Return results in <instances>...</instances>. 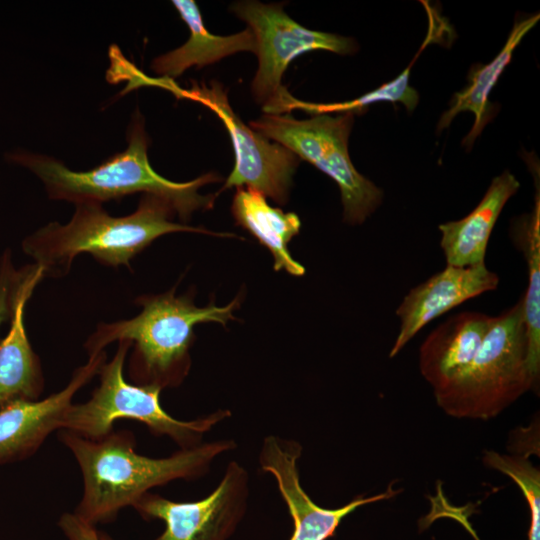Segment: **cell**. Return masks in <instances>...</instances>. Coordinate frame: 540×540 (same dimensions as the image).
<instances>
[{
  "label": "cell",
  "mask_w": 540,
  "mask_h": 540,
  "mask_svg": "<svg viewBox=\"0 0 540 540\" xmlns=\"http://www.w3.org/2000/svg\"><path fill=\"white\" fill-rule=\"evenodd\" d=\"M58 437L82 474L83 493L74 514L92 526L114 521L121 509L133 507L152 488L203 477L219 456L236 448L232 439H218L152 458L136 452L128 430H113L95 440L60 430Z\"/></svg>",
  "instance_id": "1"
},
{
  "label": "cell",
  "mask_w": 540,
  "mask_h": 540,
  "mask_svg": "<svg viewBox=\"0 0 540 540\" xmlns=\"http://www.w3.org/2000/svg\"><path fill=\"white\" fill-rule=\"evenodd\" d=\"M175 214L168 201L149 194L142 196L133 213L122 217L111 216L100 203H78L68 223H48L27 236L22 248L41 267L45 277H62L80 254H90L106 266L130 267L137 254L165 234H213L204 228L173 222Z\"/></svg>",
  "instance_id": "2"
},
{
  "label": "cell",
  "mask_w": 540,
  "mask_h": 540,
  "mask_svg": "<svg viewBox=\"0 0 540 540\" xmlns=\"http://www.w3.org/2000/svg\"><path fill=\"white\" fill-rule=\"evenodd\" d=\"M147 151L148 137L143 119L136 115L128 130L126 150L88 171H72L54 158L26 150L9 152L6 158L33 172L52 199L74 204H102L135 193L155 195L168 201L183 221L193 212L213 206L216 196L202 195L199 189L219 181L215 173L203 174L188 182L170 181L153 170Z\"/></svg>",
  "instance_id": "3"
},
{
  "label": "cell",
  "mask_w": 540,
  "mask_h": 540,
  "mask_svg": "<svg viewBox=\"0 0 540 540\" xmlns=\"http://www.w3.org/2000/svg\"><path fill=\"white\" fill-rule=\"evenodd\" d=\"M142 306L133 318L100 323L87 338L88 355L104 351L113 342L129 341L133 352L128 373L137 385L159 389L175 387L187 376L194 327L199 323L225 325L239 306L233 300L226 306L197 307L187 296H175L174 289L159 295H144L135 300Z\"/></svg>",
  "instance_id": "4"
},
{
  "label": "cell",
  "mask_w": 540,
  "mask_h": 540,
  "mask_svg": "<svg viewBox=\"0 0 540 540\" xmlns=\"http://www.w3.org/2000/svg\"><path fill=\"white\" fill-rule=\"evenodd\" d=\"M530 390H538L527 366V337L522 299L491 326L471 362L449 383L433 391L449 416L488 420Z\"/></svg>",
  "instance_id": "5"
},
{
  "label": "cell",
  "mask_w": 540,
  "mask_h": 540,
  "mask_svg": "<svg viewBox=\"0 0 540 540\" xmlns=\"http://www.w3.org/2000/svg\"><path fill=\"white\" fill-rule=\"evenodd\" d=\"M131 348L129 341H119L113 357L102 365L99 385L91 397L72 403L63 415L61 430H68L87 439H100L113 429L118 419L143 423L156 436H166L180 449L202 443L206 433L231 416L228 409H217L192 420H179L167 413L160 403L161 389L128 383L124 363Z\"/></svg>",
  "instance_id": "6"
},
{
  "label": "cell",
  "mask_w": 540,
  "mask_h": 540,
  "mask_svg": "<svg viewBox=\"0 0 540 540\" xmlns=\"http://www.w3.org/2000/svg\"><path fill=\"white\" fill-rule=\"evenodd\" d=\"M354 113L317 114L298 120L289 113L263 114L250 127L328 175L339 187L343 220L362 224L381 205L384 192L354 167L348 139Z\"/></svg>",
  "instance_id": "7"
},
{
  "label": "cell",
  "mask_w": 540,
  "mask_h": 540,
  "mask_svg": "<svg viewBox=\"0 0 540 540\" xmlns=\"http://www.w3.org/2000/svg\"><path fill=\"white\" fill-rule=\"evenodd\" d=\"M254 34L259 65L251 89L265 114H284L291 98L281 83L289 63L313 50L346 55L357 51L353 38L308 29L283 10L281 4L238 1L230 6Z\"/></svg>",
  "instance_id": "8"
},
{
  "label": "cell",
  "mask_w": 540,
  "mask_h": 540,
  "mask_svg": "<svg viewBox=\"0 0 540 540\" xmlns=\"http://www.w3.org/2000/svg\"><path fill=\"white\" fill-rule=\"evenodd\" d=\"M167 90L179 98L197 101L215 112L230 135L235 164L218 193L235 186H246L258 190L277 204L287 202L300 159L283 145L271 142L246 125L229 104L227 92L221 83H193L190 89H181L172 83Z\"/></svg>",
  "instance_id": "9"
},
{
  "label": "cell",
  "mask_w": 540,
  "mask_h": 540,
  "mask_svg": "<svg viewBox=\"0 0 540 540\" xmlns=\"http://www.w3.org/2000/svg\"><path fill=\"white\" fill-rule=\"evenodd\" d=\"M249 493L248 471L231 461L215 489L200 500L178 502L148 492L133 508L145 520L164 523L154 540H230L247 513ZM98 539L115 540L105 532H98Z\"/></svg>",
  "instance_id": "10"
},
{
  "label": "cell",
  "mask_w": 540,
  "mask_h": 540,
  "mask_svg": "<svg viewBox=\"0 0 540 540\" xmlns=\"http://www.w3.org/2000/svg\"><path fill=\"white\" fill-rule=\"evenodd\" d=\"M302 449L296 440L268 435L263 439L259 452L260 468L274 478L291 516L293 532L289 540H327L335 534L341 521L357 508L389 499L400 492L390 485L384 493L357 496L339 508H323L301 485L298 462Z\"/></svg>",
  "instance_id": "11"
},
{
  "label": "cell",
  "mask_w": 540,
  "mask_h": 540,
  "mask_svg": "<svg viewBox=\"0 0 540 540\" xmlns=\"http://www.w3.org/2000/svg\"><path fill=\"white\" fill-rule=\"evenodd\" d=\"M105 351L90 355L69 383L44 399L15 400L0 408V465L33 455L54 430H61L63 415L75 394L98 375Z\"/></svg>",
  "instance_id": "12"
},
{
  "label": "cell",
  "mask_w": 540,
  "mask_h": 540,
  "mask_svg": "<svg viewBox=\"0 0 540 540\" xmlns=\"http://www.w3.org/2000/svg\"><path fill=\"white\" fill-rule=\"evenodd\" d=\"M498 275L485 262L460 267H446L413 287L396 309L399 332L390 350L395 357L427 324L460 304L483 293L495 290Z\"/></svg>",
  "instance_id": "13"
},
{
  "label": "cell",
  "mask_w": 540,
  "mask_h": 540,
  "mask_svg": "<svg viewBox=\"0 0 540 540\" xmlns=\"http://www.w3.org/2000/svg\"><path fill=\"white\" fill-rule=\"evenodd\" d=\"M45 278L36 264L21 269L11 309V324L0 340V408L15 400L39 399L44 389L40 360L29 342L24 310L38 283Z\"/></svg>",
  "instance_id": "14"
},
{
  "label": "cell",
  "mask_w": 540,
  "mask_h": 540,
  "mask_svg": "<svg viewBox=\"0 0 540 540\" xmlns=\"http://www.w3.org/2000/svg\"><path fill=\"white\" fill-rule=\"evenodd\" d=\"M493 317L463 311L446 319L425 338L419 349V369L433 391L449 383L471 362Z\"/></svg>",
  "instance_id": "15"
},
{
  "label": "cell",
  "mask_w": 540,
  "mask_h": 540,
  "mask_svg": "<svg viewBox=\"0 0 540 540\" xmlns=\"http://www.w3.org/2000/svg\"><path fill=\"white\" fill-rule=\"evenodd\" d=\"M520 183L509 171L493 178L477 206L464 218L439 225L440 247L447 265L483 263L491 232L507 201Z\"/></svg>",
  "instance_id": "16"
},
{
  "label": "cell",
  "mask_w": 540,
  "mask_h": 540,
  "mask_svg": "<svg viewBox=\"0 0 540 540\" xmlns=\"http://www.w3.org/2000/svg\"><path fill=\"white\" fill-rule=\"evenodd\" d=\"M172 4L188 26L190 36L182 46L153 60L151 68L161 79L173 81L192 66L200 69L238 52L256 54L257 44L250 28L229 36L214 35L205 27L194 1L174 0Z\"/></svg>",
  "instance_id": "17"
},
{
  "label": "cell",
  "mask_w": 540,
  "mask_h": 540,
  "mask_svg": "<svg viewBox=\"0 0 540 540\" xmlns=\"http://www.w3.org/2000/svg\"><path fill=\"white\" fill-rule=\"evenodd\" d=\"M540 14H533L521 21H516L508 38L498 55L488 64H477L471 67L466 87L456 92L449 108L442 114L437 124V132L447 128L460 112L469 111L474 115V124L463 139V145L470 149L483 128L497 113L496 106L489 101V95L501 74L511 62L516 47L524 36L539 21Z\"/></svg>",
  "instance_id": "18"
},
{
  "label": "cell",
  "mask_w": 540,
  "mask_h": 540,
  "mask_svg": "<svg viewBox=\"0 0 540 540\" xmlns=\"http://www.w3.org/2000/svg\"><path fill=\"white\" fill-rule=\"evenodd\" d=\"M236 223L249 231L268 248L274 257V269L302 276L305 268L289 253L288 243L299 233L301 222L293 213L270 206L258 190L239 187L232 202Z\"/></svg>",
  "instance_id": "19"
},
{
  "label": "cell",
  "mask_w": 540,
  "mask_h": 540,
  "mask_svg": "<svg viewBox=\"0 0 540 540\" xmlns=\"http://www.w3.org/2000/svg\"><path fill=\"white\" fill-rule=\"evenodd\" d=\"M510 237L527 264L528 285L521 296L527 337V366L535 386L540 379V197L531 213L513 220Z\"/></svg>",
  "instance_id": "20"
},
{
  "label": "cell",
  "mask_w": 540,
  "mask_h": 540,
  "mask_svg": "<svg viewBox=\"0 0 540 540\" xmlns=\"http://www.w3.org/2000/svg\"><path fill=\"white\" fill-rule=\"evenodd\" d=\"M429 31L430 33L427 35L416 57L401 74L390 82L382 84L375 90H372L359 98L345 102L310 103L298 100L294 97L289 105V112L297 109L311 115L339 114L347 112L359 114L362 111H366L367 106L377 102H399L403 104L407 110L412 111L418 104L419 95L418 92L409 85L410 71L420 52L427 46V44L433 41L434 35L432 34L431 29Z\"/></svg>",
  "instance_id": "21"
},
{
  "label": "cell",
  "mask_w": 540,
  "mask_h": 540,
  "mask_svg": "<svg viewBox=\"0 0 540 540\" xmlns=\"http://www.w3.org/2000/svg\"><path fill=\"white\" fill-rule=\"evenodd\" d=\"M483 462L511 478L522 491L530 510L528 540H540V472L527 456L486 451Z\"/></svg>",
  "instance_id": "22"
},
{
  "label": "cell",
  "mask_w": 540,
  "mask_h": 540,
  "mask_svg": "<svg viewBox=\"0 0 540 540\" xmlns=\"http://www.w3.org/2000/svg\"><path fill=\"white\" fill-rule=\"evenodd\" d=\"M20 277L11 260V254L5 252L0 261V326L11 315L14 292Z\"/></svg>",
  "instance_id": "23"
},
{
  "label": "cell",
  "mask_w": 540,
  "mask_h": 540,
  "mask_svg": "<svg viewBox=\"0 0 540 540\" xmlns=\"http://www.w3.org/2000/svg\"><path fill=\"white\" fill-rule=\"evenodd\" d=\"M59 526L69 540H99L95 526L83 522L74 513L63 514Z\"/></svg>",
  "instance_id": "24"
}]
</instances>
